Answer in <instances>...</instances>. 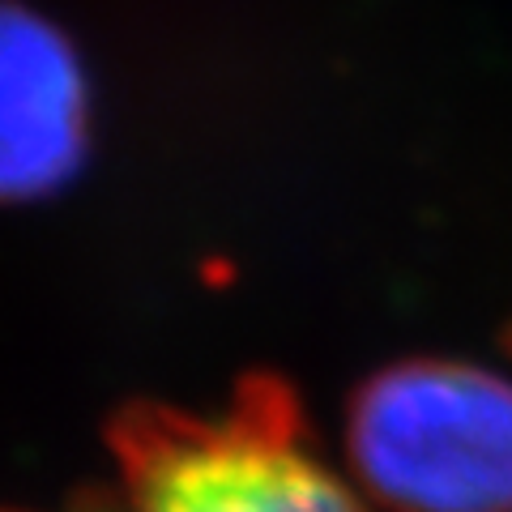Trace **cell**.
<instances>
[{"instance_id":"3","label":"cell","mask_w":512,"mask_h":512,"mask_svg":"<svg viewBox=\"0 0 512 512\" xmlns=\"http://www.w3.org/2000/svg\"><path fill=\"white\" fill-rule=\"evenodd\" d=\"M86 150V86L73 47L0 0V201L64 184Z\"/></svg>"},{"instance_id":"2","label":"cell","mask_w":512,"mask_h":512,"mask_svg":"<svg viewBox=\"0 0 512 512\" xmlns=\"http://www.w3.org/2000/svg\"><path fill=\"white\" fill-rule=\"evenodd\" d=\"M346 461L389 512H512V380L453 359L384 367L350 397Z\"/></svg>"},{"instance_id":"1","label":"cell","mask_w":512,"mask_h":512,"mask_svg":"<svg viewBox=\"0 0 512 512\" xmlns=\"http://www.w3.org/2000/svg\"><path fill=\"white\" fill-rule=\"evenodd\" d=\"M120 512H372L329 466L295 389L248 376L218 410L128 406L111 423Z\"/></svg>"}]
</instances>
